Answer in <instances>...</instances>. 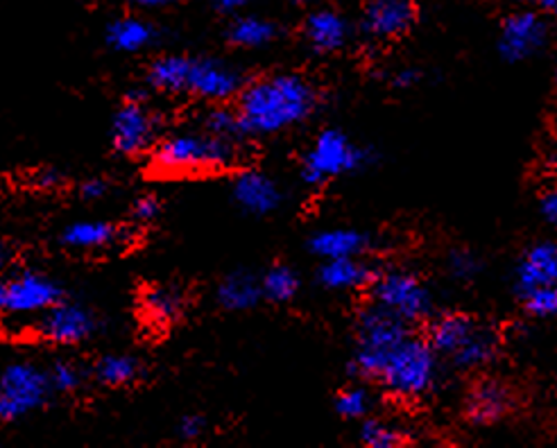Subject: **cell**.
<instances>
[{
  "mask_svg": "<svg viewBox=\"0 0 557 448\" xmlns=\"http://www.w3.org/2000/svg\"><path fill=\"white\" fill-rule=\"evenodd\" d=\"M48 372L39 370L33 362H14L0 374V422H16V419L35 412L44 406L50 395Z\"/></svg>",
  "mask_w": 557,
  "mask_h": 448,
  "instance_id": "52a82bcc",
  "label": "cell"
},
{
  "mask_svg": "<svg viewBox=\"0 0 557 448\" xmlns=\"http://www.w3.org/2000/svg\"><path fill=\"white\" fill-rule=\"evenodd\" d=\"M449 270L460 282H471L481 272V261L469 249H456L449 259Z\"/></svg>",
  "mask_w": 557,
  "mask_h": 448,
  "instance_id": "836d02e7",
  "label": "cell"
},
{
  "mask_svg": "<svg viewBox=\"0 0 557 448\" xmlns=\"http://www.w3.org/2000/svg\"><path fill=\"white\" fill-rule=\"evenodd\" d=\"M548 41V25L535 12H517L506 18L498 35V52L506 62L531 60Z\"/></svg>",
  "mask_w": 557,
  "mask_h": 448,
  "instance_id": "7c38bea8",
  "label": "cell"
},
{
  "mask_svg": "<svg viewBox=\"0 0 557 448\" xmlns=\"http://www.w3.org/2000/svg\"><path fill=\"white\" fill-rule=\"evenodd\" d=\"M190 58L171 54V58L157 60L148 71V84L159 94H186L188 89Z\"/></svg>",
  "mask_w": 557,
  "mask_h": 448,
  "instance_id": "cb8c5ba5",
  "label": "cell"
},
{
  "mask_svg": "<svg viewBox=\"0 0 557 448\" xmlns=\"http://www.w3.org/2000/svg\"><path fill=\"white\" fill-rule=\"evenodd\" d=\"M366 150H360L341 129H324L315 136L301 161V179L309 186H322L331 179L354 173L366 163Z\"/></svg>",
  "mask_w": 557,
  "mask_h": 448,
  "instance_id": "8992f818",
  "label": "cell"
},
{
  "mask_svg": "<svg viewBox=\"0 0 557 448\" xmlns=\"http://www.w3.org/2000/svg\"><path fill=\"white\" fill-rule=\"evenodd\" d=\"M236 204L249 215H270L284 202V192L278 184L259 171H245L232 184Z\"/></svg>",
  "mask_w": 557,
  "mask_h": 448,
  "instance_id": "5bb4252c",
  "label": "cell"
},
{
  "mask_svg": "<svg viewBox=\"0 0 557 448\" xmlns=\"http://www.w3.org/2000/svg\"><path fill=\"white\" fill-rule=\"evenodd\" d=\"M336 410L345 419H360L366 416L370 410V395L360 387L343 389L336 399Z\"/></svg>",
  "mask_w": 557,
  "mask_h": 448,
  "instance_id": "1f68e13d",
  "label": "cell"
},
{
  "mask_svg": "<svg viewBox=\"0 0 557 448\" xmlns=\"http://www.w3.org/2000/svg\"><path fill=\"white\" fill-rule=\"evenodd\" d=\"M0 313H5V282H0Z\"/></svg>",
  "mask_w": 557,
  "mask_h": 448,
  "instance_id": "ee69618b",
  "label": "cell"
},
{
  "mask_svg": "<svg viewBox=\"0 0 557 448\" xmlns=\"http://www.w3.org/2000/svg\"><path fill=\"white\" fill-rule=\"evenodd\" d=\"M62 299V288L50 276L25 270L5 282V315H41Z\"/></svg>",
  "mask_w": 557,
  "mask_h": 448,
  "instance_id": "30bf717a",
  "label": "cell"
},
{
  "mask_svg": "<svg viewBox=\"0 0 557 448\" xmlns=\"http://www.w3.org/2000/svg\"><path fill=\"white\" fill-rule=\"evenodd\" d=\"M437 378V353L431 343L408 338L387 356L379 381L404 399L426 395Z\"/></svg>",
  "mask_w": 557,
  "mask_h": 448,
  "instance_id": "277c9868",
  "label": "cell"
},
{
  "mask_svg": "<svg viewBox=\"0 0 557 448\" xmlns=\"http://www.w3.org/2000/svg\"><path fill=\"white\" fill-rule=\"evenodd\" d=\"M304 35L315 52H336L349 39V23L338 12L320 10L306 18Z\"/></svg>",
  "mask_w": 557,
  "mask_h": 448,
  "instance_id": "e0dca14e",
  "label": "cell"
},
{
  "mask_svg": "<svg viewBox=\"0 0 557 448\" xmlns=\"http://www.w3.org/2000/svg\"><path fill=\"white\" fill-rule=\"evenodd\" d=\"M540 213L553 227H557V188H550L542 195L540 200Z\"/></svg>",
  "mask_w": 557,
  "mask_h": 448,
  "instance_id": "d590c367",
  "label": "cell"
},
{
  "mask_svg": "<svg viewBox=\"0 0 557 448\" xmlns=\"http://www.w3.org/2000/svg\"><path fill=\"white\" fill-rule=\"evenodd\" d=\"M263 299L261 282L249 272H232L218 286V301L227 311H249Z\"/></svg>",
  "mask_w": 557,
  "mask_h": 448,
  "instance_id": "603a6c76",
  "label": "cell"
},
{
  "mask_svg": "<svg viewBox=\"0 0 557 448\" xmlns=\"http://www.w3.org/2000/svg\"><path fill=\"white\" fill-rule=\"evenodd\" d=\"M134 3L141 5V8H163L169 3H175V0H134Z\"/></svg>",
  "mask_w": 557,
  "mask_h": 448,
  "instance_id": "b9f144b4",
  "label": "cell"
},
{
  "mask_svg": "<svg viewBox=\"0 0 557 448\" xmlns=\"http://www.w3.org/2000/svg\"><path fill=\"white\" fill-rule=\"evenodd\" d=\"M510 408V395L504 385L494 381L481 383L476 389H471L467 399V414L473 424H492L504 416Z\"/></svg>",
  "mask_w": 557,
  "mask_h": 448,
  "instance_id": "44dd1931",
  "label": "cell"
},
{
  "mask_svg": "<svg viewBox=\"0 0 557 448\" xmlns=\"http://www.w3.org/2000/svg\"><path fill=\"white\" fill-rule=\"evenodd\" d=\"M236 141L215 136L205 127L198 132H175L152 150V161L165 175H198L225 171L236 161Z\"/></svg>",
  "mask_w": 557,
  "mask_h": 448,
  "instance_id": "7a4b0ae2",
  "label": "cell"
},
{
  "mask_svg": "<svg viewBox=\"0 0 557 448\" xmlns=\"http://www.w3.org/2000/svg\"><path fill=\"white\" fill-rule=\"evenodd\" d=\"M540 5L550 12V14H557V0H540Z\"/></svg>",
  "mask_w": 557,
  "mask_h": 448,
  "instance_id": "7bdbcfd3",
  "label": "cell"
},
{
  "mask_svg": "<svg viewBox=\"0 0 557 448\" xmlns=\"http://www.w3.org/2000/svg\"><path fill=\"white\" fill-rule=\"evenodd\" d=\"M138 372H141V365L138 360L127 356V353H109L102 356L96 368H94V376L96 381H100L107 387H123L136 381Z\"/></svg>",
  "mask_w": 557,
  "mask_h": 448,
  "instance_id": "d4e9b609",
  "label": "cell"
},
{
  "mask_svg": "<svg viewBox=\"0 0 557 448\" xmlns=\"http://www.w3.org/2000/svg\"><path fill=\"white\" fill-rule=\"evenodd\" d=\"M521 295L557 284V242H537L521 257L515 272Z\"/></svg>",
  "mask_w": 557,
  "mask_h": 448,
  "instance_id": "2e32d148",
  "label": "cell"
},
{
  "mask_svg": "<svg viewBox=\"0 0 557 448\" xmlns=\"http://www.w3.org/2000/svg\"><path fill=\"white\" fill-rule=\"evenodd\" d=\"M360 439L370 448H397L406 441L401 431L383 422H374V419H370V422H366L363 428H360Z\"/></svg>",
  "mask_w": 557,
  "mask_h": 448,
  "instance_id": "f546056e",
  "label": "cell"
},
{
  "mask_svg": "<svg viewBox=\"0 0 557 448\" xmlns=\"http://www.w3.org/2000/svg\"><path fill=\"white\" fill-rule=\"evenodd\" d=\"M211 3L215 5V10L232 14V12H238L240 8H245V5L249 3V0H211Z\"/></svg>",
  "mask_w": 557,
  "mask_h": 448,
  "instance_id": "ab89813d",
  "label": "cell"
},
{
  "mask_svg": "<svg viewBox=\"0 0 557 448\" xmlns=\"http://www.w3.org/2000/svg\"><path fill=\"white\" fill-rule=\"evenodd\" d=\"M276 37V25L261 16H240L230 27V41L238 48H263Z\"/></svg>",
  "mask_w": 557,
  "mask_h": 448,
  "instance_id": "484cf974",
  "label": "cell"
},
{
  "mask_svg": "<svg viewBox=\"0 0 557 448\" xmlns=\"http://www.w3.org/2000/svg\"><path fill=\"white\" fill-rule=\"evenodd\" d=\"M309 247L318 259L331 261L360 257L370 247V240L366 234H360L356 229H324L311 236Z\"/></svg>",
  "mask_w": 557,
  "mask_h": 448,
  "instance_id": "d6986e66",
  "label": "cell"
},
{
  "mask_svg": "<svg viewBox=\"0 0 557 448\" xmlns=\"http://www.w3.org/2000/svg\"><path fill=\"white\" fill-rule=\"evenodd\" d=\"M408 338L406 322L379 303L363 311L358 320V347L354 370L363 378L379 381L387 356Z\"/></svg>",
  "mask_w": 557,
  "mask_h": 448,
  "instance_id": "5b68a950",
  "label": "cell"
},
{
  "mask_svg": "<svg viewBox=\"0 0 557 448\" xmlns=\"http://www.w3.org/2000/svg\"><path fill=\"white\" fill-rule=\"evenodd\" d=\"M205 433V419L200 416H184L180 422V435L184 439H200Z\"/></svg>",
  "mask_w": 557,
  "mask_h": 448,
  "instance_id": "8d00e7d4",
  "label": "cell"
},
{
  "mask_svg": "<svg viewBox=\"0 0 557 448\" xmlns=\"http://www.w3.org/2000/svg\"><path fill=\"white\" fill-rule=\"evenodd\" d=\"M107 190H109V184L104 179H100V177L87 179L85 184L79 186V195L85 200H100V198H104Z\"/></svg>",
  "mask_w": 557,
  "mask_h": 448,
  "instance_id": "74e56055",
  "label": "cell"
},
{
  "mask_svg": "<svg viewBox=\"0 0 557 448\" xmlns=\"http://www.w3.org/2000/svg\"><path fill=\"white\" fill-rule=\"evenodd\" d=\"M429 343L437 356L449 358L460 370L481 368L496 351L494 333L467 315H442L431 324Z\"/></svg>",
  "mask_w": 557,
  "mask_h": 448,
  "instance_id": "3957f363",
  "label": "cell"
},
{
  "mask_svg": "<svg viewBox=\"0 0 557 448\" xmlns=\"http://www.w3.org/2000/svg\"><path fill=\"white\" fill-rule=\"evenodd\" d=\"M37 182H39V186H41V188H52L54 184L60 182V175H58V173H52V171H44V173L37 177Z\"/></svg>",
  "mask_w": 557,
  "mask_h": 448,
  "instance_id": "60d3db41",
  "label": "cell"
},
{
  "mask_svg": "<svg viewBox=\"0 0 557 448\" xmlns=\"http://www.w3.org/2000/svg\"><path fill=\"white\" fill-rule=\"evenodd\" d=\"M523 301L528 313L535 318H557V284L525 293Z\"/></svg>",
  "mask_w": 557,
  "mask_h": 448,
  "instance_id": "4dcf8cb0",
  "label": "cell"
},
{
  "mask_svg": "<svg viewBox=\"0 0 557 448\" xmlns=\"http://www.w3.org/2000/svg\"><path fill=\"white\" fill-rule=\"evenodd\" d=\"M240 89H243V77L234 66L218 60H209V58L190 60L186 94H193L211 102H225L236 94H240Z\"/></svg>",
  "mask_w": 557,
  "mask_h": 448,
  "instance_id": "4fadbf2b",
  "label": "cell"
},
{
  "mask_svg": "<svg viewBox=\"0 0 557 448\" xmlns=\"http://www.w3.org/2000/svg\"><path fill=\"white\" fill-rule=\"evenodd\" d=\"M293 3H297V5H304V3H309V0H293Z\"/></svg>",
  "mask_w": 557,
  "mask_h": 448,
  "instance_id": "bcb514c9",
  "label": "cell"
},
{
  "mask_svg": "<svg viewBox=\"0 0 557 448\" xmlns=\"http://www.w3.org/2000/svg\"><path fill=\"white\" fill-rule=\"evenodd\" d=\"M207 132L215 134V136H222V138H230V141H238V138H243V127H240V121H238V114L234 109H227V107H215L211 109L207 119H205V125H202Z\"/></svg>",
  "mask_w": 557,
  "mask_h": 448,
  "instance_id": "f1b7e54d",
  "label": "cell"
},
{
  "mask_svg": "<svg viewBox=\"0 0 557 448\" xmlns=\"http://www.w3.org/2000/svg\"><path fill=\"white\" fill-rule=\"evenodd\" d=\"M374 299L381 308L401 318L406 324L424 320L431 313L429 288L410 272H385L374 282Z\"/></svg>",
  "mask_w": 557,
  "mask_h": 448,
  "instance_id": "ba28073f",
  "label": "cell"
},
{
  "mask_svg": "<svg viewBox=\"0 0 557 448\" xmlns=\"http://www.w3.org/2000/svg\"><path fill=\"white\" fill-rule=\"evenodd\" d=\"M123 232L111 222L102 220H79L69 224L62 232V245L75 251H98L119 245Z\"/></svg>",
  "mask_w": 557,
  "mask_h": 448,
  "instance_id": "ac0fdd59",
  "label": "cell"
},
{
  "mask_svg": "<svg viewBox=\"0 0 557 448\" xmlns=\"http://www.w3.org/2000/svg\"><path fill=\"white\" fill-rule=\"evenodd\" d=\"M111 146L125 157L148 152L157 141V119L144 100H127L111 121Z\"/></svg>",
  "mask_w": 557,
  "mask_h": 448,
  "instance_id": "9c48e42d",
  "label": "cell"
},
{
  "mask_svg": "<svg viewBox=\"0 0 557 448\" xmlns=\"http://www.w3.org/2000/svg\"><path fill=\"white\" fill-rule=\"evenodd\" d=\"M417 82H420V73H417L414 69H401L395 75V84L399 89H410Z\"/></svg>",
  "mask_w": 557,
  "mask_h": 448,
  "instance_id": "f35d334b",
  "label": "cell"
},
{
  "mask_svg": "<svg viewBox=\"0 0 557 448\" xmlns=\"http://www.w3.org/2000/svg\"><path fill=\"white\" fill-rule=\"evenodd\" d=\"M414 23L412 0H370L363 14V30L372 39H395Z\"/></svg>",
  "mask_w": 557,
  "mask_h": 448,
  "instance_id": "9a60e30c",
  "label": "cell"
},
{
  "mask_svg": "<svg viewBox=\"0 0 557 448\" xmlns=\"http://www.w3.org/2000/svg\"><path fill=\"white\" fill-rule=\"evenodd\" d=\"M154 27L138 16L116 18L107 27V43L119 52H141L154 43Z\"/></svg>",
  "mask_w": 557,
  "mask_h": 448,
  "instance_id": "7402d4cb",
  "label": "cell"
},
{
  "mask_svg": "<svg viewBox=\"0 0 557 448\" xmlns=\"http://www.w3.org/2000/svg\"><path fill=\"white\" fill-rule=\"evenodd\" d=\"M318 94L301 75L284 73L240 89L236 114L245 136H272L311 119Z\"/></svg>",
  "mask_w": 557,
  "mask_h": 448,
  "instance_id": "6da1fadb",
  "label": "cell"
},
{
  "mask_svg": "<svg viewBox=\"0 0 557 448\" xmlns=\"http://www.w3.org/2000/svg\"><path fill=\"white\" fill-rule=\"evenodd\" d=\"M261 288H263L265 299H270L274 303H286L297 295L299 278H297L295 270H290L288 265H274L261 278Z\"/></svg>",
  "mask_w": 557,
  "mask_h": 448,
  "instance_id": "83f0119b",
  "label": "cell"
},
{
  "mask_svg": "<svg viewBox=\"0 0 557 448\" xmlns=\"http://www.w3.org/2000/svg\"><path fill=\"white\" fill-rule=\"evenodd\" d=\"M144 311L154 322H173L182 313V293L171 286H154L144 295Z\"/></svg>",
  "mask_w": 557,
  "mask_h": 448,
  "instance_id": "4316f807",
  "label": "cell"
},
{
  "mask_svg": "<svg viewBox=\"0 0 557 448\" xmlns=\"http://www.w3.org/2000/svg\"><path fill=\"white\" fill-rule=\"evenodd\" d=\"M318 282L326 290H356L372 282V270L363 261H358V257L331 259L322 263Z\"/></svg>",
  "mask_w": 557,
  "mask_h": 448,
  "instance_id": "ffe728a7",
  "label": "cell"
},
{
  "mask_svg": "<svg viewBox=\"0 0 557 448\" xmlns=\"http://www.w3.org/2000/svg\"><path fill=\"white\" fill-rule=\"evenodd\" d=\"M3 261H5V251H3V245H0V265H3Z\"/></svg>",
  "mask_w": 557,
  "mask_h": 448,
  "instance_id": "f6af8a7d",
  "label": "cell"
},
{
  "mask_svg": "<svg viewBox=\"0 0 557 448\" xmlns=\"http://www.w3.org/2000/svg\"><path fill=\"white\" fill-rule=\"evenodd\" d=\"M96 331V318L89 308L60 299L39 315L37 333L54 345H77L89 340Z\"/></svg>",
  "mask_w": 557,
  "mask_h": 448,
  "instance_id": "8fae6325",
  "label": "cell"
},
{
  "mask_svg": "<svg viewBox=\"0 0 557 448\" xmlns=\"http://www.w3.org/2000/svg\"><path fill=\"white\" fill-rule=\"evenodd\" d=\"M48 378H50L52 389H58V391H75L82 385V372L77 370V365H73V362H66V360L54 362L48 372Z\"/></svg>",
  "mask_w": 557,
  "mask_h": 448,
  "instance_id": "d6a6232c",
  "label": "cell"
},
{
  "mask_svg": "<svg viewBox=\"0 0 557 448\" xmlns=\"http://www.w3.org/2000/svg\"><path fill=\"white\" fill-rule=\"evenodd\" d=\"M161 211V202L154 198V195H144V198H138L132 207V215L136 222H152Z\"/></svg>",
  "mask_w": 557,
  "mask_h": 448,
  "instance_id": "e575fe53",
  "label": "cell"
}]
</instances>
